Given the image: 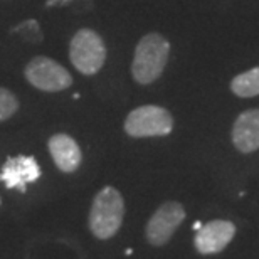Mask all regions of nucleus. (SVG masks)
Masks as SVG:
<instances>
[{"instance_id":"11","label":"nucleus","mask_w":259,"mask_h":259,"mask_svg":"<svg viewBox=\"0 0 259 259\" xmlns=\"http://www.w3.org/2000/svg\"><path fill=\"white\" fill-rule=\"evenodd\" d=\"M232 91L241 98H251L259 95V67L246 71L236 76L231 82Z\"/></svg>"},{"instance_id":"8","label":"nucleus","mask_w":259,"mask_h":259,"mask_svg":"<svg viewBox=\"0 0 259 259\" xmlns=\"http://www.w3.org/2000/svg\"><path fill=\"white\" fill-rule=\"evenodd\" d=\"M40 177V167L34 157H10L2 167L0 180L7 189H17L25 192L27 184L35 182Z\"/></svg>"},{"instance_id":"3","label":"nucleus","mask_w":259,"mask_h":259,"mask_svg":"<svg viewBox=\"0 0 259 259\" xmlns=\"http://www.w3.org/2000/svg\"><path fill=\"white\" fill-rule=\"evenodd\" d=\"M69 59L72 66L82 74H96L106 61V48L100 34L91 29L77 30L71 39Z\"/></svg>"},{"instance_id":"2","label":"nucleus","mask_w":259,"mask_h":259,"mask_svg":"<svg viewBox=\"0 0 259 259\" xmlns=\"http://www.w3.org/2000/svg\"><path fill=\"white\" fill-rule=\"evenodd\" d=\"M125 215V202L115 187L101 189L90 210V229L98 239H110L120 231Z\"/></svg>"},{"instance_id":"5","label":"nucleus","mask_w":259,"mask_h":259,"mask_svg":"<svg viewBox=\"0 0 259 259\" xmlns=\"http://www.w3.org/2000/svg\"><path fill=\"white\" fill-rule=\"evenodd\" d=\"M25 79L34 88L46 93L64 91L72 84V76L64 66L46 56H37L24 69Z\"/></svg>"},{"instance_id":"13","label":"nucleus","mask_w":259,"mask_h":259,"mask_svg":"<svg viewBox=\"0 0 259 259\" xmlns=\"http://www.w3.org/2000/svg\"><path fill=\"white\" fill-rule=\"evenodd\" d=\"M14 32L22 34L24 37H27L29 40H40L42 37V32L39 29V22L37 20H25V22L19 24L17 27H14Z\"/></svg>"},{"instance_id":"10","label":"nucleus","mask_w":259,"mask_h":259,"mask_svg":"<svg viewBox=\"0 0 259 259\" xmlns=\"http://www.w3.org/2000/svg\"><path fill=\"white\" fill-rule=\"evenodd\" d=\"M232 142L242 153H251L259 148V110L239 115L232 128Z\"/></svg>"},{"instance_id":"15","label":"nucleus","mask_w":259,"mask_h":259,"mask_svg":"<svg viewBox=\"0 0 259 259\" xmlns=\"http://www.w3.org/2000/svg\"><path fill=\"white\" fill-rule=\"evenodd\" d=\"M202 227V222L200 221H197V222H194V231H199Z\"/></svg>"},{"instance_id":"14","label":"nucleus","mask_w":259,"mask_h":259,"mask_svg":"<svg viewBox=\"0 0 259 259\" xmlns=\"http://www.w3.org/2000/svg\"><path fill=\"white\" fill-rule=\"evenodd\" d=\"M72 0H46V7H59V5H67Z\"/></svg>"},{"instance_id":"9","label":"nucleus","mask_w":259,"mask_h":259,"mask_svg":"<svg viewBox=\"0 0 259 259\" xmlns=\"http://www.w3.org/2000/svg\"><path fill=\"white\" fill-rule=\"evenodd\" d=\"M49 153L53 157L54 163L58 165V168L64 174H72L79 168L82 155L79 150V145L76 143V140L69 137L66 133L53 135L49 138Z\"/></svg>"},{"instance_id":"12","label":"nucleus","mask_w":259,"mask_h":259,"mask_svg":"<svg viewBox=\"0 0 259 259\" xmlns=\"http://www.w3.org/2000/svg\"><path fill=\"white\" fill-rule=\"evenodd\" d=\"M19 110V100L12 91L0 88V123L12 118Z\"/></svg>"},{"instance_id":"4","label":"nucleus","mask_w":259,"mask_h":259,"mask_svg":"<svg viewBox=\"0 0 259 259\" xmlns=\"http://www.w3.org/2000/svg\"><path fill=\"white\" fill-rule=\"evenodd\" d=\"M174 130L172 115L162 106L147 105L133 110L125 120V132L133 138L165 137Z\"/></svg>"},{"instance_id":"6","label":"nucleus","mask_w":259,"mask_h":259,"mask_svg":"<svg viewBox=\"0 0 259 259\" xmlns=\"http://www.w3.org/2000/svg\"><path fill=\"white\" fill-rule=\"evenodd\" d=\"M185 219V209L179 202H165L150 217L147 224V239L153 246H163L170 241L177 227Z\"/></svg>"},{"instance_id":"1","label":"nucleus","mask_w":259,"mask_h":259,"mask_svg":"<svg viewBox=\"0 0 259 259\" xmlns=\"http://www.w3.org/2000/svg\"><path fill=\"white\" fill-rule=\"evenodd\" d=\"M170 44L160 34H147L135 49L132 64L133 79L140 84H150L158 79L168 61Z\"/></svg>"},{"instance_id":"7","label":"nucleus","mask_w":259,"mask_h":259,"mask_svg":"<svg viewBox=\"0 0 259 259\" xmlns=\"http://www.w3.org/2000/svg\"><path fill=\"white\" fill-rule=\"evenodd\" d=\"M236 234V226L229 221H210L195 232V247L200 254H215L221 252L232 241Z\"/></svg>"}]
</instances>
